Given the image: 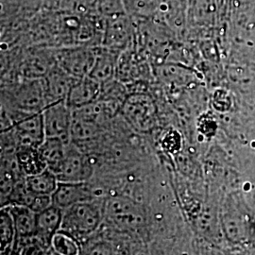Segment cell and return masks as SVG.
Instances as JSON below:
<instances>
[{
	"label": "cell",
	"instance_id": "obj_1",
	"mask_svg": "<svg viewBox=\"0 0 255 255\" xmlns=\"http://www.w3.org/2000/svg\"><path fill=\"white\" fill-rule=\"evenodd\" d=\"M104 214V205L96 199L77 203L64 210L61 230L79 241L85 239L101 226Z\"/></svg>",
	"mask_w": 255,
	"mask_h": 255
},
{
	"label": "cell",
	"instance_id": "obj_2",
	"mask_svg": "<svg viewBox=\"0 0 255 255\" xmlns=\"http://www.w3.org/2000/svg\"><path fill=\"white\" fill-rule=\"evenodd\" d=\"M11 103L25 116L40 113L48 105L43 78H24L10 93Z\"/></svg>",
	"mask_w": 255,
	"mask_h": 255
},
{
	"label": "cell",
	"instance_id": "obj_3",
	"mask_svg": "<svg viewBox=\"0 0 255 255\" xmlns=\"http://www.w3.org/2000/svg\"><path fill=\"white\" fill-rule=\"evenodd\" d=\"M98 46H66L55 51L57 64L76 79L89 76L97 57Z\"/></svg>",
	"mask_w": 255,
	"mask_h": 255
},
{
	"label": "cell",
	"instance_id": "obj_4",
	"mask_svg": "<svg viewBox=\"0 0 255 255\" xmlns=\"http://www.w3.org/2000/svg\"><path fill=\"white\" fill-rule=\"evenodd\" d=\"M120 112L128 123L138 131L146 132L154 124V103L144 92L128 94Z\"/></svg>",
	"mask_w": 255,
	"mask_h": 255
},
{
	"label": "cell",
	"instance_id": "obj_5",
	"mask_svg": "<svg viewBox=\"0 0 255 255\" xmlns=\"http://www.w3.org/2000/svg\"><path fill=\"white\" fill-rule=\"evenodd\" d=\"M136 25L126 13L106 18L101 46L121 53L136 43Z\"/></svg>",
	"mask_w": 255,
	"mask_h": 255
},
{
	"label": "cell",
	"instance_id": "obj_6",
	"mask_svg": "<svg viewBox=\"0 0 255 255\" xmlns=\"http://www.w3.org/2000/svg\"><path fill=\"white\" fill-rule=\"evenodd\" d=\"M46 138H59L69 144L71 140V128L73 111L65 100L55 101L42 111Z\"/></svg>",
	"mask_w": 255,
	"mask_h": 255
},
{
	"label": "cell",
	"instance_id": "obj_7",
	"mask_svg": "<svg viewBox=\"0 0 255 255\" xmlns=\"http://www.w3.org/2000/svg\"><path fill=\"white\" fill-rule=\"evenodd\" d=\"M92 171L87 157L70 142L66 146L64 160L55 174L59 182H83L91 177Z\"/></svg>",
	"mask_w": 255,
	"mask_h": 255
},
{
	"label": "cell",
	"instance_id": "obj_8",
	"mask_svg": "<svg viewBox=\"0 0 255 255\" xmlns=\"http://www.w3.org/2000/svg\"><path fill=\"white\" fill-rule=\"evenodd\" d=\"M104 213L115 225L122 228H137L144 221L138 205L125 198L109 200L104 204Z\"/></svg>",
	"mask_w": 255,
	"mask_h": 255
},
{
	"label": "cell",
	"instance_id": "obj_9",
	"mask_svg": "<svg viewBox=\"0 0 255 255\" xmlns=\"http://www.w3.org/2000/svg\"><path fill=\"white\" fill-rule=\"evenodd\" d=\"M9 130L12 132L19 147H38L46 138L42 112L26 116L15 122Z\"/></svg>",
	"mask_w": 255,
	"mask_h": 255
},
{
	"label": "cell",
	"instance_id": "obj_10",
	"mask_svg": "<svg viewBox=\"0 0 255 255\" xmlns=\"http://www.w3.org/2000/svg\"><path fill=\"white\" fill-rule=\"evenodd\" d=\"M43 80L47 102L50 104L55 101L66 100L70 89L78 79L65 72L56 63L43 78Z\"/></svg>",
	"mask_w": 255,
	"mask_h": 255
},
{
	"label": "cell",
	"instance_id": "obj_11",
	"mask_svg": "<svg viewBox=\"0 0 255 255\" xmlns=\"http://www.w3.org/2000/svg\"><path fill=\"white\" fill-rule=\"evenodd\" d=\"M92 191L87 182H59L52 195L53 204L61 209H66L82 201L93 200Z\"/></svg>",
	"mask_w": 255,
	"mask_h": 255
},
{
	"label": "cell",
	"instance_id": "obj_12",
	"mask_svg": "<svg viewBox=\"0 0 255 255\" xmlns=\"http://www.w3.org/2000/svg\"><path fill=\"white\" fill-rule=\"evenodd\" d=\"M101 83L86 76L76 81L65 101L71 109H78L97 101L101 96Z\"/></svg>",
	"mask_w": 255,
	"mask_h": 255
},
{
	"label": "cell",
	"instance_id": "obj_13",
	"mask_svg": "<svg viewBox=\"0 0 255 255\" xmlns=\"http://www.w3.org/2000/svg\"><path fill=\"white\" fill-rule=\"evenodd\" d=\"M63 218L64 210L54 204L37 214L35 237L42 245L50 247L52 237L61 230Z\"/></svg>",
	"mask_w": 255,
	"mask_h": 255
},
{
	"label": "cell",
	"instance_id": "obj_14",
	"mask_svg": "<svg viewBox=\"0 0 255 255\" xmlns=\"http://www.w3.org/2000/svg\"><path fill=\"white\" fill-rule=\"evenodd\" d=\"M3 207V206H2ZM13 220L16 239L26 240L35 237L36 235L37 214L27 205L9 204L6 205Z\"/></svg>",
	"mask_w": 255,
	"mask_h": 255
},
{
	"label": "cell",
	"instance_id": "obj_15",
	"mask_svg": "<svg viewBox=\"0 0 255 255\" xmlns=\"http://www.w3.org/2000/svg\"><path fill=\"white\" fill-rule=\"evenodd\" d=\"M119 54L105 46H98L96 61L89 76L101 84L116 79Z\"/></svg>",
	"mask_w": 255,
	"mask_h": 255
},
{
	"label": "cell",
	"instance_id": "obj_16",
	"mask_svg": "<svg viewBox=\"0 0 255 255\" xmlns=\"http://www.w3.org/2000/svg\"><path fill=\"white\" fill-rule=\"evenodd\" d=\"M188 0H158L159 19L172 29H180L187 22Z\"/></svg>",
	"mask_w": 255,
	"mask_h": 255
},
{
	"label": "cell",
	"instance_id": "obj_17",
	"mask_svg": "<svg viewBox=\"0 0 255 255\" xmlns=\"http://www.w3.org/2000/svg\"><path fill=\"white\" fill-rule=\"evenodd\" d=\"M216 8V0H188L187 22L200 27L214 25Z\"/></svg>",
	"mask_w": 255,
	"mask_h": 255
},
{
	"label": "cell",
	"instance_id": "obj_18",
	"mask_svg": "<svg viewBox=\"0 0 255 255\" xmlns=\"http://www.w3.org/2000/svg\"><path fill=\"white\" fill-rule=\"evenodd\" d=\"M125 13L135 25L159 19L158 0H123Z\"/></svg>",
	"mask_w": 255,
	"mask_h": 255
},
{
	"label": "cell",
	"instance_id": "obj_19",
	"mask_svg": "<svg viewBox=\"0 0 255 255\" xmlns=\"http://www.w3.org/2000/svg\"><path fill=\"white\" fill-rule=\"evenodd\" d=\"M66 146L67 144L59 138H45L44 142L38 146L39 152L47 168L54 173L64 160Z\"/></svg>",
	"mask_w": 255,
	"mask_h": 255
},
{
	"label": "cell",
	"instance_id": "obj_20",
	"mask_svg": "<svg viewBox=\"0 0 255 255\" xmlns=\"http://www.w3.org/2000/svg\"><path fill=\"white\" fill-rule=\"evenodd\" d=\"M25 183L27 189L33 195L52 196L58 186L59 180L53 171L46 168L39 173L26 176Z\"/></svg>",
	"mask_w": 255,
	"mask_h": 255
},
{
	"label": "cell",
	"instance_id": "obj_21",
	"mask_svg": "<svg viewBox=\"0 0 255 255\" xmlns=\"http://www.w3.org/2000/svg\"><path fill=\"white\" fill-rule=\"evenodd\" d=\"M16 159L18 162L21 171L26 176L39 173L47 168L46 163L42 159L38 147L22 146L19 147L16 153Z\"/></svg>",
	"mask_w": 255,
	"mask_h": 255
},
{
	"label": "cell",
	"instance_id": "obj_22",
	"mask_svg": "<svg viewBox=\"0 0 255 255\" xmlns=\"http://www.w3.org/2000/svg\"><path fill=\"white\" fill-rule=\"evenodd\" d=\"M50 248L59 255H77L81 254L80 241L63 230L55 234L50 243Z\"/></svg>",
	"mask_w": 255,
	"mask_h": 255
},
{
	"label": "cell",
	"instance_id": "obj_23",
	"mask_svg": "<svg viewBox=\"0 0 255 255\" xmlns=\"http://www.w3.org/2000/svg\"><path fill=\"white\" fill-rule=\"evenodd\" d=\"M0 252L1 254H5L7 251L11 250V247L14 245L16 239L13 220L6 206H3L0 211Z\"/></svg>",
	"mask_w": 255,
	"mask_h": 255
},
{
	"label": "cell",
	"instance_id": "obj_24",
	"mask_svg": "<svg viewBox=\"0 0 255 255\" xmlns=\"http://www.w3.org/2000/svg\"><path fill=\"white\" fill-rule=\"evenodd\" d=\"M100 123L73 117L71 128V140L83 141L96 136L100 131Z\"/></svg>",
	"mask_w": 255,
	"mask_h": 255
},
{
	"label": "cell",
	"instance_id": "obj_25",
	"mask_svg": "<svg viewBox=\"0 0 255 255\" xmlns=\"http://www.w3.org/2000/svg\"><path fill=\"white\" fill-rule=\"evenodd\" d=\"M97 10L105 19L125 13L123 0H97Z\"/></svg>",
	"mask_w": 255,
	"mask_h": 255
},
{
	"label": "cell",
	"instance_id": "obj_26",
	"mask_svg": "<svg viewBox=\"0 0 255 255\" xmlns=\"http://www.w3.org/2000/svg\"><path fill=\"white\" fill-rule=\"evenodd\" d=\"M53 204L52 196H46V195H34L32 201L29 204V207L33 210L36 214L47 209Z\"/></svg>",
	"mask_w": 255,
	"mask_h": 255
}]
</instances>
